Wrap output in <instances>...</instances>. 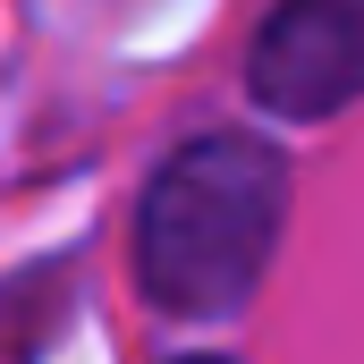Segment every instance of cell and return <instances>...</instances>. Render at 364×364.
Wrapping results in <instances>:
<instances>
[{
  "mask_svg": "<svg viewBox=\"0 0 364 364\" xmlns=\"http://www.w3.org/2000/svg\"><path fill=\"white\" fill-rule=\"evenodd\" d=\"M288 212V161L263 136H195L161 161L136 229L144 296L170 314H229L255 296Z\"/></svg>",
  "mask_w": 364,
  "mask_h": 364,
  "instance_id": "cell-1",
  "label": "cell"
},
{
  "mask_svg": "<svg viewBox=\"0 0 364 364\" xmlns=\"http://www.w3.org/2000/svg\"><path fill=\"white\" fill-rule=\"evenodd\" d=\"M255 102L279 119H331L364 93V0H279L255 34Z\"/></svg>",
  "mask_w": 364,
  "mask_h": 364,
  "instance_id": "cell-2",
  "label": "cell"
},
{
  "mask_svg": "<svg viewBox=\"0 0 364 364\" xmlns=\"http://www.w3.org/2000/svg\"><path fill=\"white\" fill-rule=\"evenodd\" d=\"M186 364H220V356H186Z\"/></svg>",
  "mask_w": 364,
  "mask_h": 364,
  "instance_id": "cell-3",
  "label": "cell"
}]
</instances>
